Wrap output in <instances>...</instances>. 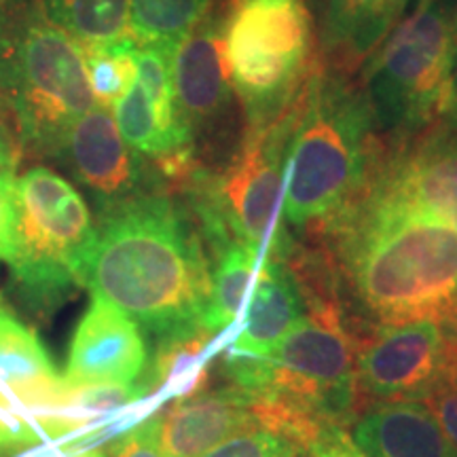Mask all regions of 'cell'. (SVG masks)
Masks as SVG:
<instances>
[{"label":"cell","mask_w":457,"mask_h":457,"mask_svg":"<svg viewBox=\"0 0 457 457\" xmlns=\"http://www.w3.org/2000/svg\"><path fill=\"white\" fill-rule=\"evenodd\" d=\"M212 270L185 212L170 197L136 193L100 208L81 288L153 335L202 322Z\"/></svg>","instance_id":"6da1fadb"},{"label":"cell","mask_w":457,"mask_h":457,"mask_svg":"<svg viewBox=\"0 0 457 457\" xmlns=\"http://www.w3.org/2000/svg\"><path fill=\"white\" fill-rule=\"evenodd\" d=\"M233 386L254 398L261 426L313 447L345 428L356 404V350L335 305L316 303L265 358L228 356Z\"/></svg>","instance_id":"7a4b0ae2"},{"label":"cell","mask_w":457,"mask_h":457,"mask_svg":"<svg viewBox=\"0 0 457 457\" xmlns=\"http://www.w3.org/2000/svg\"><path fill=\"white\" fill-rule=\"evenodd\" d=\"M364 307L384 324L441 320L457 303V231L370 197L347 245Z\"/></svg>","instance_id":"3957f363"},{"label":"cell","mask_w":457,"mask_h":457,"mask_svg":"<svg viewBox=\"0 0 457 457\" xmlns=\"http://www.w3.org/2000/svg\"><path fill=\"white\" fill-rule=\"evenodd\" d=\"M0 100L21 145L55 157L72 125L96 106L83 47L49 20L41 0L0 4Z\"/></svg>","instance_id":"277c9868"},{"label":"cell","mask_w":457,"mask_h":457,"mask_svg":"<svg viewBox=\"0 0 457 457\" xmlns=\"http://www.w3.org/2000/svg\"><path fill=\"white\" fill-rule=\"evenodd\" d=\"M370 104L341 81L318 77L293 106L282 219L296 227L333 219L369 168Z\"/></svg>","instance_id":"5b68a950"},{"label":"cell","mask_w":457,"mask_h":457,"mask_svg":"<svg viewBox=\"0 0 457 457\" xmlns=\"http://www.w3.org/2000/svg\"><path fill=\"white\" fill-rule=\"evenodd\" d=\"M96 237L81 193L57 171L34 165L15 179V250L9 267L37 312H51L81 288Z\"/></svg>","instance_id":"8992f818"},{"label":"cell","mask_w":457,"mask_h":457,"mask_svg":"<svg viewBox=\"0 0 457 457\" xmlns=\"http://www.w3.org/2000/svg\"><path fill=\"white\" fill-rule=\"evenodd\" d=\"M293 117L254 125L242 151L219 176L195 174L187 182L205 239L220 250L228 242L253 245L286 259L293 248L282 225L286 138Z\"/></svg>","instance_id":"52a82bcc"},{"label":"cell","mask_w":457,"mask_h":457,"mask_svg":"<svg viewBox=\"0 0 457 457\" xmlns=\"http://www.w3.org/2000/svg\"><path fill=\"white\" fill-rule=\"evenodd\" d=\"M231 85L254 125L282 112L305 77L312 28L303 0H236L225 24Z\"/></svg>","instance_id":"ba28073f"},{"label":"cell","mask_w":457,"mask_h":457,"mask_svg":"<svg viewBox=\"0 0 457 457\" xmlns=\"http://www.w3.org/2000/svg\"><path fill=\"white\" fill-rule=\"evenodd\" d=\"M455 37L449 17L424 0L370 66V111L394 128H413L438 112Z\"/></svg>","instance_id":"9c48e42d"},{"label":"cell","mask_w":457,"mask_h":457,"mask_svg":"<svg viewBox=\"0 0 457 457\" xmlns=\"http://www.w3.org/2000/svg\"><path fill=\"white\" fill-rule=\"evenodd\" d=\"M449 343L441 320L384 324L356 356V381L381 403H421L441 379Z\"/></svg>","instance_id":"30bf717a"},{"label":"cell","mask_w":457,"mask_h":457,"mask_svg":"<svg viewBox=\"0 0 457 457\" xmlns=\"http://www.w3.org/2000/svg\"><path fill=\"white\" fill-rule=\"evenodd\" d=\"M146 364V343L138 324L108 301L91 296L72 335L64 384L131 386L138 384Z\"/></svg>","instance_id":"8fae6325"},{"label":"cell","mask_w":457,"mask_h":457,"mask_svg":"<svg viewBox=\"0 0 457 457\" xmlns=\"http://www.w3.org/2000/svg\"><path fill=\"white\" fill-rule=\"evenodd\" d=\"M261 428L254 398L233 384L174 400L168 411L157 413L163 457H202L233 436Z\"/></svg>","instance_id":"7c38bea8"},{"label":"cell","mask_w":457,"mask_h":457,"mask_svg":"<svg viewBox=\"0 0 457 457\" xmlns=\"http://www.w3.org/2000/svg\"><path fill=\"white\" fill-rule=\"evenodd\" d=\"M57 157H64L74 179L102 205L136 195L140 165L136 151L119 131L111 108L96 104L72 125Z\"/></svg>","instance_id":"4fadbf2b"},{"label":"cell","mask_w":457,"mask_h":457,"mask_svg":"<svg viewBox=\"0 0 457 457\" xmlns=\"http://www.w3.org/2000/svg\"><path fill=\"white\" fill-rule=\"evenodd\" d=\"M64 387L43 341L0 296V390L41 436Z\"/></svg>","instance_id":"5bb4252c"},{"label":"cell","mask_w":457,"mask_h":457,"mask_svg":"<svg viewBox=\"0 0 457 457\" xmlns=\"http://www.w3.org/2000/svg\"><path fill=\"white\" fill-rule=\"evenodd\" d=\"M244 307V327L228 356L265 358L307 313V303L295 273L282 256L262 254Z\"/></svg>","instance_id":"9a60e30c"},{"label":"cell","mask_w":457,"mask_h":457,"mask_svg":"<svg viewBox=\"0 0 457 457\" xmlns=\"http://www.w3.org/2000/svg\"><path fill=\"white\" fill-rule=\"evenodd\" d=\"M174 94L182 121L193 129L208 123L227 104L231 72H228L225 32L219 21L204 17L199 24L176 45Z\"/></svg>","instance_id":"2e32d148"},{"label":"cell","mask_w":457,"mask_h":457,"mask_svg":"<svg viewBox=\"0 0 457 457\" xmlns=\"http://www.w3.org/2000/svg\"><path fill=\"white\" fill-rule=\"evenodd\" d=\"M373 197L457 231V145L436 140L415 148L392 165Z\"/></svg>","instance_id":"e0dca14e"},{"label":"cell","mask_w":457,"mask_h":457,"mask_svg":"<svg viewBox=\"0 0 457 457\" xmlns=\"http://www.w3.org/2000/svg\"><path fill=\"white\" fill-rule=\"evenodd\" d=\"M353 443L367 457H455L424 403H381L358 420Z\"/></svg>","instance_id":"ac0fdd59"},{"label":"cell","mask_w":457,"mask_h":457,"mask_svg":"<svg viewBox=\"0 0 457 457\" xmlns=\"http://www.w3.org/2000/svg\"><path fill=\"white\" fill-rule=\"evenodd\" d=\"M216 337L219 333L204 322L159 335L140 381L145 396L159 404L168 398L182 400L204 392L210 381V350Z\"/></svg>","instance_id":"d6986e66"},{"label":"cell","mask_w":457,"mask_h":457,"mask_svg":"<svg viewBox=\"0 0 457 457\" xmlns=\"http://www.w3.org/2000/svg\"><path fill=\"white\" fill-rule=\"evenodd\" d=\"M262 253L242 242H228L216 250V267L210 282V296L202 322L216 333H222L236 324L244 312L253 286L256 267Z\"/></svg>","instance_id":"ffe728a7"},{"label":"cell","mask_w":457,"mask_h":457,"mask_svg":"<svg viewBox=\"0 0 457 457\" xmlns=\"http://www.w3.org/2000/svg\"><path fill=\"white\" fill-rule=\"evenodd\" d=\"M49 20L81 47L129 37V0H41Z\"/></svg>","instance_id":"44dd1931"},{"label":"cell","mask_w":457,"mask_h":457,"mask_svg":"<svg viewBox=\"0 0 457 457\" xmlns=\"http://www.w3.org/2000/svg\"><path fill=\"white\" fill-rule=\"evenodd\" d=\"M407 0H328V38L350 51L370 49Z\"/></svg>","instance_id":"7402d4cb"},{"label":"cell","mask_w":457,"mask_h":457,"mask_svg":"<svg viewBox=\"0 0 457 457\" xmlns=\"http://www.w3.org/2000/svg\"><path fill=\"white\" fill-rule=\"evenodd\" d=\"M210 0H129V37L138 45H179L205 17Z\"/></svg>","instance_id":"603a6c76"},{"label":"cell","mask_w":457,"mask_h":457,"mask_svg":"<svg viewBox=\"0 0 457 457\" xmlns=\"http://www.w3.org/2000/svg\"><path fill=\"white\" fill-rule=\"evenodd\" d=\"M96 104L112 108L138 81V43L131 37L83 47Z\"/></svg>","instance_id":"cb8c5ba5"},{"label":"cell","mask_w":457,"mask_h":457,"mask_svg":"<svg viewBox=\"0 0 457 457\" xmlns=\"http://www.w3.org/2000/svg\"><path fill=\"white\" fill-rule=\"evenodd\" d=\"M112 111L119 131H121L125 142L138 155L159 159L170 155V153L180 151V148H176L165 138V134L157 123L155 111H153L151 102L146 98L145 87L138 81L112 106Z\"/></svg>","instance_id":"d4e9b609"},{"label":"cell","mask_w":457,"mask_h":457,"mask_svg":"<svg viewBox=\"0 0 457 457\" xmlns=\"http://www.w3.org/2000/svg\"><path fill=\"white\" fill-rule=\"evenodd\" d=\"M312 449L288 434L261 428L233 436L202 457H313Z\"/></svg>","instance_id":"484cf974"},{"label":"cell","mask_w":457,"mask_h":457,"mask_svg":"<svg viewBox=\"0 0 457 457\" xmlns=\"http://www.w3.org/2000/svg\"><path fill=\"white\" fill-rule=\"evenodd\" d=\"M421 403L434 415L457 457V353L451 347L447 367H445L441 379L434 384L430 394Z\"/></svg>","instance_id":"4316f807"},{"label":"cell","mask_w":457,"mask_h":457,"mask_svg":"<svg viewBox=\"0 0 457 457\" xmlns=\"http://www.w3.org/2000/svg\"><path fill=\"white\" fill-rule=\"evenodd\" d=\"M106 451L111 457H163L157 438V413L114 436Z\"/></svg>","instance_id":"83f0119b"},{"label":"cell","mask_w":457,"mask_h":457,"mask_svg":"<svg viewBox=\"0 0 457 457\" xmlns=\"http://www.w3.org/2000/svg\"><path fill=\"white\" fill-rule=\"evenodd\" d=\"M15 250V171L0 170V261L11 262Z\"/></svg>","instance_id":"f1b7e54d"},{"label":"cell","mask_w":457,"mask_h":457,"mask_svg":"<svg viewBox=\"0 0 457 457\" xmlns=\"http://www.w3.org/2000/svg\"><path fill=\"white\" fill-rule=\"evenodd\" d=\"M313 457H367L345 428H330L312 449Z\"/></svg>","instance_id":"f546056e"},{"label":"cell","mask_w":457,"mask_h":457,"mask_svg":"<svg viewBox=\"0 0 457 457\" xmlns=\"http://www.w3.org/2000/svg\"><path fill=\"white\" fill-rule=\"evenodd\" d=\"M438 114L451 119V121H457V37L453 45V54H451L447 79H445L443 85L441 102H438Z\"/></svg>","instance_id":"4dcf8cb0"},{"label":"cell","mask_w":457,"mask_h":457,"mask_svg":"<svg viewBox=\"0 0 457 457\" xmlns=\"http://www.w3.org/2000/svg\"><path fill=\"white\" fill-rule=\"evenodd\" d=\"M441 324H443L445 337H447L449 347L457 353V303L441 318Z\"/></svg>","instance_id":"1f68e13d"},{"label":"cell","mask_w":457,"mask_h":457,"mask_svg":"<svg viewBox=\"0 0 457 457\" xmlns=\"http://www.w3.org/2000/svg\"><path fill=\"white\" fill-rule=\"evenodd\" d=\"M15 168V155H13V146H11V140L7 136V129H4L3 121H0V170Z\"/></svg>","instance_id":"d6a6232c"},{"label":"cell","mask_w":457,"mask_h":457,"mask_svg":"<svg viewBox=\"0 0 457 457\" xmlns=\"http://www.w3.org/2000/svg\"><path fill=\"white\" fill-rule=\"evenodd\" d=\"M66 457H111V453L104 447H89L81 451H71Z\"/></svg>","instance_id":"836d02e7"},{"label":"cell","mask_w":457,"mask_h":457,"mask_svg":"<svg viewBox=\"0 0 457 457\" xmlns=\"http://www.w3.org/2000/svg\"><path fill=\"white\" fill-rule=\"evenodd\" d=\"M0 4H3V0H0Z\"/></svg>","instance_id":"e575fe53"}]
</instances>
